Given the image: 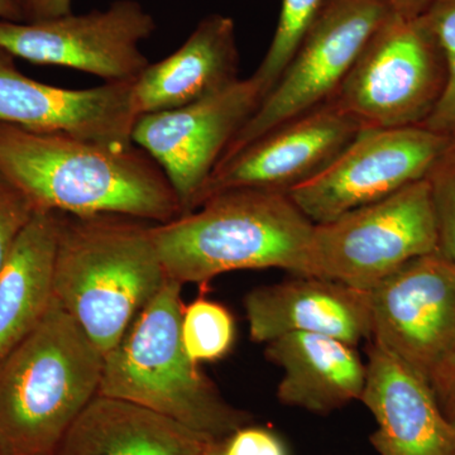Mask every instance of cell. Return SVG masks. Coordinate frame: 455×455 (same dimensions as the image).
I'll return each instance as SVG.
<instances>
[{"label": "cell", "mask_w": 455, "mask_h": 455, "mask_svg": "<svg viewBox=\"0 0 455 455\" xmlns=\"http://www.w3.org/2000/svg\"><path fill=\"white\" fill-rule=\"evenodd\" d=\"M425 180L438 230V252L455 263V139L436 158Z\"/></svg>", "instance_id": "cell-24"}, {"label": "cell", "mask_w": 455, "mask_h": 455, "mask_svg": "<svg viewBox=\"0 0 455 455\" xmlns=\"http://www.w3.org/2000/svg\"><path fill=\"white\" fill-rule=\"evenodd\" d=\"M23 22H37L73 12V0H17Z\"/></svg>", "instance_id": "cell-28"}, {"label": "cell", "mask_w": 455, "mask_h": 455, "mask_svg": "<svg viewBox=\"0 0 455 455\" xmlns=\"http://www.w3.org/2000/svg\"><path fill=\"white\" fill-rule=\"evenodd\" d=\"M371 340L427 382L455 349V263L439 252L405 263L370 290Z\"/></svg>", "instance_id": "cell-12"}, {"label": "cell", "mask_w": 455, "mask_h": 455, "mask_svg": "<svg viewBox=\"0 0 455 455\" xmlns=\"http://www.w3.org/2000/svg\"><path fill=\"white\" fill-rule=\"evenodd\" d=\"M447 84V66L423 16L392 12L371 36L333 99L363 130L424 125Z\"/></svg>", "instance_id": "cell-6"}, {"label": "cell", "mask_w": 455, "mask_h": 455, "mask_svg": "<svg viewBox=\"0 0 455 455\" xmlns=\"http://www.w3.org/2000/svg\"><path fill=\"white\" fill-rule=\"evenodd\" d=\"M355 348L320 334L289 333L268 341L266 358L283 371L280 403L328 415L361 400L367 368Z\"/></svg>", "instance_id": "cell-18"}, {"label": "cell", "mask_w": 455, "mask_h": 455, "mask_svg": "<svg viewBox=\"0 0 455 455\" xmlns=\"http://www.w3.org/2000/svg\"><path fill=\"white\" fill-rule=\"evenodd\" d=\"M203 455H220V444H212L204 451Z\"/></svg>", "instance_id": "cell-31"}, {"label": "cell", "mask_w": 455, "mask_h": 455, "mask_svg": "<svg viewBox=\"0 0 455 455\" xmlns=\"http://www.w3.org/2000/svg\"><path fill=\"white\" fill-rule=\"evenodd\" d=\"M16 57L0 49V123L29 131L61 132L110 145H132L139 114L132 82L64 89L18 70Z\"/></svg>", "instance_id": "cell-14"}, {"label": "cell", "mask_w": 455, "mask_h": 455, "mask_svg": "<svg viewBox=\"0 0 455 455\" xmlns=\"http://www.w3.org/2000/svg\"><path fill=\"white\" fill-rule=\"evenodd\" d=\"M451 140L424 125L363 130L324 171L287 196L314 224L328 223L427 178Z\"/></svg>", "instance_id": "cell-10"}, {"label": "cell", "mask_w": 455, "mask_h": 455, "mask_svg": "<svg viewBox=\"0 0 455 455\" xmlns=\"http://www.w3.org/2000/svg\"><path fill=\"white\" fill-rule=\"evenodd\" d=\"M0 173L37 211L121 214L167 223L181 217L163 169L140 147L0 123Z\"/></svg>", "instance_id": "cell-1"}, {"label": "cell", "mask_w": 455, "mask_h": 455, "mask_svg": "<svg viewBox=\"0 0 455 455\" xmlns=\"http://www.w3.org/2000/svg\"><path fill=\"white\" fill-rule=\"evenodd\" d=\"M438 252V230L427 180L314 224L307 276L370 291L410 260Z\"/></svg>", "instance_id": "cell-7"}, {"label": "cell", "mask_w": 455, "mask_h": 455, "mask_svg": "<svg viewBox=\"0 0 455 455\" xmlns=\"http://www.w3.org/2000/svg\"><path fill=\"white\" fill-rule=\"evenodd\" d=\"M214 443L146 407L97 395L53 455H203Z\"/></svg>", "instance_id": "cell-19"}, {"label": "cell", "mask_w": 455, "mask_h": 455, "mask_svg": "<svg viewBox=\"0 0 455 455\" xmlns=\"http://www.w3.org/2000/svg\"><path fill=\"white\" fill-rule=\"evenodd\" d=\"M325 0H281L280 17L267 53L253 76L259 80L265 98L286 70L302 40L313 26Z\"/></svg>", "instance_id": "cell-21"}, {"label": "cell", "mask_w": 455, "mask_h": 455, "mask_svg": "<svg viewBox=\"0 0 455 455\" xmlns=\"http://www.w3.org/2000/svg\"><path fill=\"white\" fill-rule=\"evenodd\" d=\"M239 51L232 17L209 14L166 59L147 66L134 80L139 116L196 103L238 82Z\"/></svg>", "instance_id": "cell-17"}, {"label": "cell", "mask_w": 455, "mask_h": 455, "mask_svg": "<svg viewBox=\"0 0 455 455\" xmlns=\"http://www.w3.org/2000/svg\"><path fill=\"white\" fill-rule=\"evenodd\" d=\"M429 385L443 414L455 427V349L431 374Z\"/></svg>", "instance_id": "cell-27"}, {"label": "cell", "mask_w": 455, "mask_h": 455, "mask_svg": "<svg viewBox=\"0 0 455 455\" xmlns=\"http://www.w3.org/2000/svg\"><path fill=\"white\" fill-rule=\"evenodd\" d=\"M313 230V221L287 194L239 188L154 224L151 233L167 277L185 284L239 269L280 268L307 276Z\"/></svg>", "instance_id": "cell-2"}, {"label": "cell", "mask_w": 455, "mask_h": 455, "mask_svg": "<svg viewBox=\"0 0 455 455\" xmlns=\"http://www.w3.org/2000/svg\"><path fill=\"white\" fill-rule=\"evenodd\" d=\"M244 309L256 343L307 333L357 347L372 335L370 291L325 278L295 276L256 287L245 295Z\"/></svg>", "instance_id": "cell-16"}, {"label": "cell", "mask_w": 455, "mask_h": 455, "mask_svg": "<svg viewBox=\"0 0 455 455\" xmlns=\"http://www.w3.org/2000/svg\"><path fill=\"white\" fill-rule=\"evenodd\" d=\"M362 131L359 123L331 100L314 108L262 134L220 164L199 206L230 188L289 194L324 171Z\"/></svg>", "instance_id": "cell-13"}, {"label": "cell", "mask_w": 455, "mask_h": 455, "mask_svg": "<svg viewBox=\"0 0 455 455\" xmlns=\"http://www.w3.org/2000/svg\"><path fill=\"white\" fill-rule=\"evenodd\" d=\"M0 20L23 22L22 12L17 0H0Z\"/></svg>", "instance_id": "cell-30"}, {"label": "cell", "mask_w": 455, "mask_h": 455, "mask_svg": "<svg viewBox=\"0 0 455 455\" xmlns=\"http://www.w3.org/2000/svg\"><path fill=\"white\" fill-rule=\"evenodd\" d=\"M152 226L128 215L61 212L53 296L103 355L169 280Z\"/></svg>", "instance_id": "cell-3"}, {"label": "cell", "mask_w": 455, "mask_h": 455, "mask_svg": "<svg viewBox=\"0 0 455 455\" xmlns=\"http://www.w3.org/2000/svg\"><path fill=\"white\" fill-rule=\"evenodd\" d=\"M392 11L407 18L420 17L429 5L430 0H387Z\"/></svg>", "instance_id": "cell-29"}, {"label": "cell", "mask_w": 455, "mask_h": 455, "mask_svg": "<svg viewBox=\"0 0 455 455\" xmlns=\"http://www.w3.org/2000/svg\"><path fill=\"white\" fill-rule=\"evenodd\" d=\"M37 209L0 173V272Z\"/></svg>", "instance_id": "cell-25"}, {"label": "cell", "mask_w": 455, "mask_h": 455, "mask_svg": "<svg viewBox=\"0 0 455 455\" xmlns=\"http://www.w3.org/2000/svg\"><path fill=\"white\" fill-rule=\"evenodd\" d=\"M421 16L435 36L447 66L444 92L424 127L455 139V0H430Z\"/></svg>", "instance_id": "cell-23"}, {"label": "cell", "mask_w": 455, "mask_h": 455, "mask_svg": "<svg viewBox=\"0 0 455 455\" xmlns=\"http://www.w3.org/2000/svg\"><path fill=\"white\" fill-rule=\"evenodd\" d=\"M157 28L137 0H116L106 9L37 22L0 20V49L16 59L56 65L101 77L132 82L149 65L140 50Z\"/></svg>", "instance_id": "cell-9"}, {"label": "cell", "mask_w": 455, "mask_h": 455, "mask_svg": "<svg viewBox=\"0 0 455 455\" xmlns=\"http://www.w3.org/2000/svg\"><path fill=\"white\" fill-rule=\"evenodd\" d=\"M263 99L265 92L252 75L196 103L139 116L132 142L163 169L179 197L182 215L199 206L228 146Z\"/></svg>", "instance_id": "cell-11"}, {"label": "cell", "mask_w": 455, "mask_h": 455, "mask_svg": "<svg viewBox=\"0 0 455 455\" xmlns=\"http://www.w3.org/2000/svg\"><path fill=\"white\" fill-rule=\"evenodd\" d=\"M61 212L36 211L0 272V361L46 316Z\"/></svg>", "instance_id": "cell-20"}, {"label": "cell", "mask_w": 455, "mask_h": 455, "mask_svg": "<svg viewBox=\"0 0 455 455\" xmlns=\"http://www.w3.org/2000/svg\"><path fill=\"white\" fill-rule=\"evenodd\" d=\"M361 403L377 429L379 455H455V427L443 414L429 382L405 362L370 341Z\"/></svg>", "instance_id": "cell-15"}, {"label": "cell", "mask_w": 455, "mask_h": 455, "mask_svg": "<svg viewBox=\"0 0 455 455\" xmlns=\"http://www.w3.org/2000/svg\"><path fill=\"white\" fill-rule=\"evenodd\" d=\"M392 12L387 0H325L283 76L220 164L283 123L331 101L371 36Z\"/></svg>", "instance_id": "cell-8"}, {"label": "cell", "mask_w": 455, "mask_h": 455, "mask_svg": "<svg viewBox=\"0 0 455 455\" xmlns=\"http://www.w3.org/2000/svg\"><path fill=\"white\" fill-rule=\"evenodd\" d=\"M181 333L188 355L196 363L218 361L235 344V319L223 305L200 298L185 307Z\"/></svg>", "instance_id": "cell-22"}, {"label": "cell", "mask_w": 455, "mask_h": 455, "mask_svg": "<svg viewBox=\"0 0 455 455\" xmlns=\"http://www.w3.org/2000/svg\"><path fill=\"white\" fill-rule=\"evenodd\" d=\"M181 292L182 284L169 278L104 355L98 394L146 407L220 444L250 424L251 415L227 403L188 355Z\"/></svg>", "instance_id": "cell-5"}, {"label": "cell", "mask_w": 455, "mask_h": 455, "mask_svg": "<svg viewBox=\"0 0 455 455\" xmlns=\"http://www.w3.org/2000/svg\"><path fill=\"white\" fill-rule=\"evenodd\" d=\"M104 355L53 299L40 325L0 361V455H53L98 395Z\"/></svg>", "instance_id": "cell-4"}, {"label": "cell", "mask_w": 455, "mask_h": 455, "mask_svg": "<svg viewBox=\"0 0 455 455\" xmlns=\"http://www.w3.org/2000/svg\"><path fill=\"white\" fill-rule=\"evenodd\" d=\"M220 455H287V451L274 431L248 424L220 443Z\"/></svg>", "instance_id": "cell-26"}]
</instances>
